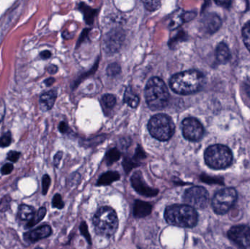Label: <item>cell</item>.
Returning a JSON list of instances; mask_svg holds the SVG:
<instances>
[{"mask_svg":"<svg viewBox=\"0 0 250 249\" xmlns=\"http://www.w3.org/2000/svg\"><path fill=\"white\" fill-rule=\"evenodd\" d=\"M205 83L204 74L198 70H188L174 75L170 80L172 90L179 95H190L202 89Z\"/></svg>","mask_w":250,"mask_h":249,"instance_id":"1","label":"cell"},{"mask_svg":"<svg viewBox=\"0 0 250 249\" xmlns=\"http://www.w3.org/2000/svg\"><path fill=\"white\" fill-rule=\"evenodd\" d=\"M165 219L169 225L179 228H191L198 222L195 209L188 205H173L165 211Z\"/></svg>","mask_w":250,"mask_h":249,"instance_id":"2","label":"cell"},{"mask_svg":"<svg viewBox=\"0 0 250 249\" xmlns=\"http://www.w3.org/2000/svg\"><path fill=\"white\" fill-rule=\"evenodd\" d=\"M145 99L150 109H164L170 99V94L166 83L160 77H151L145 88Z\"/></svg>","mask_w":250,"mask_h":249,"instance_id":"3","label":"cell"},{"mask_svg":"<svg viewBox=\"0 0 250 249\" xmlns=\"http://www.w3.org/2000/svg\"><path fill=\"white\" fill-rule=\"evenodd\" d=\"M93 225L98 235L111 238L118 229V216L114 209L104 206L98 209L94 216Z\"/></svg>","mask_w":250,"mask_h":249,"instance_id":"4","label":"cell"},{"mask_svg":"<svg viewBox=\"0 0 250 249\" xmlns=\"http://www.w3.org/2000/svg\"><path fill=\"white\" fill-rule=\"evenodd\" d=\"M148 129L153 137L160 141H167L174 134L175 124L169 115L158 114L151 117Z\"/></svg>","mask_w":250,"mask_h":249,"instance_id":"5","label":"cell"},{"mask_svg":"<svg viewBox=\"0 0 250 249\" xmlns=\"http://www.w3.org/2000/svg\"><path fill=\"white\" fill-rule=\"evenodd\" d=\"M204 159L207 165L213 169H225L231 165L233 154L227 146L213 145L206 150Z\"/></svg>","mask_w":250,"mask_h":249,"instance_id":"6","label":"cell"},{"mask_svg":"<svg viewBox=\"0 0 250 249\" xmlns=\"http://www.w3.org/2000/svg\"><path fill=\"white\" fill-rule=\"evenodd\" d=\"M237 193L233 188L223 189L214 194L211 201L213 210L217 214H225L236 203Z\"/></svg>","mask_w":250,"mask_h":249,"instance_id":"7","label":"cell"},{"mask_svg":"<svg viewBox=\"0 0 250 249\" xmlns=\"http://www.w3.org/2000/svg\"><path fill=\"white\" fill-rule=\"evenodd\" d=\"M184 201L194 209H205L209 202V195L205 188L193 187L188 189L184 194Z\"/></svg>","mask_w":250,"mask_h":249,"instance_id":"8","label":"cell"},{"mask_svg":"<svg viewBox=\"0 0 250 249\" xmlns=\"http://www.w3.org/2000/svg\"><path fill=\"white\" fill-rule=\"evenodd\" d=\"M204 127L196 118L189 117L182 122L184 137L189 141H198L204 135Z\"/></svg>","mask_w":250,"mask_h":249,"instance_id":"9","label":"cell"},{"mask_svg":"<svg viewBox=\"0 0 250 249\" xmlns=\"http://www.w3.org/2000/svg\"><path fill=\"white\" fill-rule=\"evenodd\" d=\"M229 238L242 248L250 247V228L246 225H236L229 231Z\"/></svg>","mask_w":250,"mask_h":249,"instance_id":"10","label":"cell"},{"mask_svg":"<svg viewBox=\"0 0 250 249\" xmlns=\"http://www.w3.org/2000/svg\"><path fill=\"white\" fill-rule=\"evenodd\" d=\"M131 184L134 190L145 197H154L158 194L159 191L157 189H153L147 185L144 181L142 173L140 171H137L131 177Z\"/></svg>","mask_w":250,"mask_h":249,"instance_id":"11","label":"cell"},{"mask_svg":"<svg viewBox=\"0 0 250 249\" xmlns=\"http://www.w3.org/2000/svg\"><path fill=\"white\" fill-rule=\"evenodd\" d=\"M125 35L120 30H113L107 35L104 48L108 54H115L120 50L124 41Z\"/></svg>","mask_w":250,"mask_h":249,"instance_id":"12","label":"cell"},{"mask_svg":"<svg viewBox=\"0 0 250 249\" xmlns=\"http://www.w3.org/2000/svg\"><path fill=\"white\" fill-rule=\"evenodd\" d=\"M51 234V227L44 225L41 228H37L30 232L24 234V239L28 242H35L39 240L47 238Z\"/></svg>","mask_w":250,"mask_h":249,"instance_id":"13","label":"cell"},{"mask_svg":"<svg viewBox=\"0 0 250 249\" xmlns=\"http://www.w3.org/2000/svg\"><path fill=\"white\" fill-rule=\"evenodd\" d=\"M204 28L208 33H214L221 26L220 18L215 14H208L203 20Z\"/></svg>","mask_w":250,"mask_h":249,"instance_id":"14","label":"cell"},{"mask_svg":"<svg viewBox=\"0 0 250 249\" xmlns=\"http://www.w3.org/2000/svg\"><path fill=\"white\" fill-rule=\"evenodd\" d=\"M57 94L55 91H49L41 95L40 98V105L42 111H48L51 110L55 103Z\"/></svg>","mask_w":250,"mask_h":249,"instance_id":"15","label":"cell"},{"mask_svg":"<svg viewBox=\"0 0 250 249\" xmlns=\"http://www.w3.org/2000/svg\"><path fill=\"white\" fill-rule=\"evenodd\" d=\"M152 210V206L146 202L136 200L133 207V214L135 217L144 218L148 216Z\"/></svg>","mask_w":250,"mask_h":249,"instance_id":"16","label":"cell"},{"mask_svg":"<svg viewBox=\"0 0 250 249\" xmlns=\"http://www.w3.org/2000/svg\"><path fill=\"white\" fill-rule=\"evenodd\" d=\"M216 58L217 61L222 64H225L229 61L230 57L229 47L224 42H221L217 45L216 48Z\"/></svg>","mask_w":250,"mask_h":249,"instance_id":"17","label":"cell"},{"mask_svg":"<svg viewBox=\"0 0 250 249\" xmlns=\"http://www.w3.org/2000/svg\"><path fill=\"white\" fill-rule=\"evenodd\" d=\"M124 102L132 108H137L139 105L140 98L136 93L133 92L132 88L127 87L125 90Z\"/></svg>","mask_w":250,"mask_h":249,"instance_id":"18","label":"cell"},{"mask_svg":"<svg viewBox=\"0 0 250 249\" xmlns=\"http://www.w3.org/2000/svg\"><path fill=\"white\" fill-rule=\"evenodd\" d=\"M120 179V175L117 172H114V171H109V172H105L100 177L98 180L97 185L98 186H106L110 185L111 183L114 181H118Z\"/></svg>","mask_w":250,"mask_h":249,"instance_id":"19","label":"cell"},{"mask_svg":"<svg viewBox=\"0 0 250 249\" xmlns=\"http://www.w3.org/2000/svg\"><path fill=\"white\" fill-rule=\"evenodd\" d=\"M35 215V210L31 206H26V205H21L19 207L18 216H19V218L21 220L29 221L30 222L33 219Z\"/></svg>","mask_w":250,"mask_h":249,"instance_id":"20","label":"cell"},{"mask_svg":"<svg viewBox=\"0 0 250 249\" xmlns=\"http://www.w3.org/2000/svg\"><path fill=\"white\" fill-rule=\"evenodd\" d=\"M81 10L83 11L84 14L85 20L88 24H92L95 18V14H96V10H92L91 7H88L86 4L82 3L80 5Z\"/></svg>","mask_w":250,"mask_h":249,"instance_id":"21","label":"cell"},{"mask_svg":"<svg viewBox=\"0 0 250 249\" xmlns=\"http://www.w3.org/2000/svg\"><path fill=\"white\" fill-rule=\"evenodd\" d=\"M121 153L120 151L117 149H112L107 152L106 156H105V161H106L107 165H111L114 162H117L120 159Z\"/></svg>","mask_w":250,"mask_h":249,"instance_id":"22","label":"cell"},{"mask_svg":"<svg viewBox=\"0 0 250 249\" xmlns=\"http://www.w3.org/2000/svg\"><path fill=\"white\" fill-rule=\"evenodd\" d=\"M102 102L103 105L106 109L111 110L115 106L116 103H117V98L114 95L107 94L103 96Z\"/></svg>","mask_w":250,"mask_h":249,"instance_id":"23","label":"cell"},{"mask_svg":"<svg viewBox=\"0 0 250 249\" xmlns=\"http://www.w3.org/2000/svg\"><path fill=\"white\" fill-rule=\"evenodd\" d=\"M45 214H46V209H45V208H41V209L38 211V213L35 215L33 219H32V220H31L30 222H29V223L27 224L26 228H32L34 225H35L36 224H38V222H41V221L45 217Z\"/></svg>","mask_w":250,"mask_h":249,"instance_id":"24","label":"cell"},{"mask_svg":"<svg viewBox=\"0 0 250 249\" xmlns=\"http://www.w3.org/2000/svg\"><path fill=\"white\" fill-rule=\"evenodd\" d=\"M242 38L245 45L250 51V20L245 25L242 29Z\"/></svg>","mask_w":250,"mask_h":249,"instance_id":"25","label":"cell"},{"mask_svg":"<svg viewBox=\"0 0 250 249\" xmlns=\"http://www.w3.org/2000/svg\"><path fill=\"white\" fill-rule=\"evenodd\" d=\"M106 73L108 76H111V77L117 76V75L121 73V67H120V64H117V63H112V64H110V65L107 67Z\"/></svg>","mask_w":250,"mask_h":249,"instance_id":"26","label":"cell"},{"mask_svg":"<svg viewBox=\"0 0 250 249\" xmlns=\"http://www.w3.org/2000/svg\"><path fill=\"white\" fill-rule=\"evenodd\" d=\"M143 3L145 6L146 9L148 11H155L157 9L160 8L161 2L160 1H144Z\"/></svg>","mask_w":250,"mask_h":249,"instance_id":"27","label":"cell"},{"mask_svg":"<svg viewBox=\"0 0 250 249\" xmlns=\"http://www.w3.org/2000/svg\"><path fill=\"white\" fill-rule=\"evenodd\" d=\"M11 134L10 133H5L0 137V147L4 148L10 146L11 143Z\"/></svg>","mask_w":250,"mask_h":249,"instance_id":"28","label":"cell"},{"mask_svg":"<svg viewBox=\"0 0 250 249\" xmlns=\"http://www.w3.org/2000/svg\"><path fill=\"white\" fill-rule=\"evenodd\" d=\"M11 199L9 196H5L0 201V211L4 212L10 209Z\"/></svg>","mask_w":250,"mask_h":249,"instance_id":"29","label":"cell"},{"mask_svg":"<svg viewBox=\"0 0 250 249\" xmlns=\"http://www.w3.org/2000/svg\"><path fill=\"white\" fill-rule=\"evenodd\" d=\"M52 206L53 207L59 209H62L64 207V203H63L62 199L60 194H57L54 195L52 200Z\"/></svg>","mask_w":250,"mask_h":249,"instance_id":"30","label":"cell"},{"mask_svg":"<svg viewBox=\"0 0 250 249\" xmlns=\"http://www.w3.org/2000/svg\"><path fill=\"white\" fill-rule=\"evenodd\" d=\"M80 230L82 232V235L85 237L86 241L89 242V244H92V241H91L90 235H89V232H88L87 225H86V222H83L80 226Z\"/></svg>","mask_w":250,"mask_h":249,"instance_id":"31","label":"cell"},{"mask_svg":"<svg viewBox=\"0 0 250 249\" xmlns=\"http://www.w3.org/2000/svg\"><path fill=\"white\" fill-rule=\"evenodd\" d=\"M51 184V178L48 175H45L42 178V194H45L49 188Z\"/></svg>","mask_w":250,"mask_h":249,"instance_id":"32","label":"cell"},{"mask_svg":"<svg viewBox=\"0 0 250 249\" xmlns=\"http://www.w3.org/2000/svg\"><path fill=\"white\" fill-rule=\"evenodd\" d=\"M21 153L17 152H9L7 153V159L11 161L12 162H16L19 160V157H20Z\"/></svg>","mask_w":250,"mask_h":249,"instance_id":"33","label":"cell"},{"mask_svg":"<svg viewBox=\"0 0 250 249\" xmlns=\"http://www.w3.org/2000/svg\"><path fill=\"white\" fill-rule=\"evenodd\" d=\"M13 165L12 164H6L1 168V172L3 175H8L13 171Z\"/></svg>","mask_w":250,"mask_h":249,"instance_id":"34","label":"cell"},{"mask_svg":"<svg viewBox=\"0 0 250 249\" xmlns=\"http://www.w3.org/2000/svg\"><path fill=\"white\" fill-rule=\"evenodd\" d=\"M5 105H4V101L0 99V122L2 121L5 115Z\"/></svg>","mask_w":250,"mask_h":249,"instance_id":"35","label":"cell"},{"mask_svg":"<svg viewBox=\"0 0 250 249\" xmlns=\"http://www.w3.org/2000/svg\"><path fill=\"white\" fill-rule=\"evenodd\" d=\"M62 152H59L58 153L55 155V156H54V163L56 167L58 166L59 164H60L62 157Z\"/></svg>","mask_w":250,"mask_h":249,"instance_id":"36","label":"cell"},{"mask_svg":"<svg viewBox=\"0 0 250 249\" xmlns=\"http://www.w3.org/2000/svg\"><path fill=\"white\" fill-rule=\"evenodd\" d=\"M59 130L62 133H65L68 130L67 124L65 122L60 123V126H59Z\"/></svg>","mask_w":250,"mask_h":249,"instance_id":"37","label":"cell"},{"mask_svg":"<svg viewBox=\"0 0 250 249\" xmlns=\"http://www.w3.org/2000/svg\"><path fill=\"white\" fill-rule=\"evenodd\" d=\"M47 70H48V72L50 74H55L57 70H58V68H57V66L54 65V64H51V65H50L49 67L47 68Z\"/></svg>","mask_w":250,"mask_h":249,"instance_id":"38","label":"cell"},{"mask_svg":"<svg viewBox=\"0 0 250 249\" xmlns=\"http://www.w3.org/2000/svg\"><path fill=\"white\" fill-rule=\"evenodd\" d=\"M41 57L42 59H47L51 57V53L49 51H44L41 53Z\"/></svg>","mask_w":250,"mask_h":249,"instance_id":"39","label":"cell"},{"mask_svg":"<svg viewBox=\"0 0 250 249\" xmlns=\"http://www.w3.org/2000/svg\"><path fill=\"white\" fill-rule=\"evenodd\" d=\"M54 81H55L54 78H53V77H49V78L45 80V83L46 84V86H50L54 83Z\"/></svg>","mask_w":250,"mask_h":249,"instance_id":"40","label":"cell"},{"mask_svg":"<svg viewBox=\"0 0 250 249\" xmlns=\"http://www.w3.org/2000/svg\"><path fill=\"white\" fill-rule=\"evenodd\" d=\"M231 249V248H229V249Z\"/></svg>","mask_w":250,"mask_h":249,"instance_id":"41","label":"cell"}]
</instances>
